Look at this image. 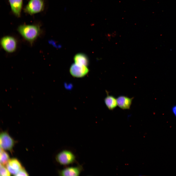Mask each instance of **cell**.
<instances>
[{"label": "cell", "instance_id": "8992f818", "mask_svg": "<svg viewBox=\"0 0 176 176\" xmlns=\"http://www.w3.org/2000/svg\"><path fill=\"white\" fill-rule=\"evenodd\" d=\"M88 71V69L87 66L79 65L75 63L72 64L70 69L71 74L76 77H83L85 76Z\"/></svg>", "mask_w": 176, "mask_h": 176}, {"label": "cell", "instance_id": "6da1fadb", "mask_svg": "<svg viewBox=\"0 0 176 176\" xmlns=\"http://www.w3.org/2000/svg\"><path fill=\"white\" fill-rule=\"evenodd\" d=\"M17 30L23 38L31 44L41 33L40 27L36 25H21L18 27Z\"/></svg>", "mask_w": 176, "mask_h": 176}, {"label": "cell", "instance_id": "4fadbf2b", "mask_svg": "<svg viewBox=\"0 0 176 176\" xmlns=\"http://www.w3.org/2000/svg\"><path fill=\"white\" fill-rule=\"evenodd\" d=\"M9 156L6 152L0 148V164L5 165H6L10 160Z\"/></svg>", "mask_w": 176, "mask_h": 176}, {"label": "cell", "instance_id": "52a82bcc", "mask_svg": "<svg viewBox=\"0 0 176 176\" xmlns=\"http://www.w3.org/2000/svg\"><path fill=\"white\" fill-rule=\"evenodd\" d=\"M6 167L11 174L15 176L22 167L20 161L15 158L10 159L6 164Z\"/></svg>", "mask_w": 176, "mask_h": 176}, {"label": "cell", "instance_id": "9a60e30c", "mask_svg": "<svg viewBox=\"0 0 176 176\" xmlns=\"http://www.w3.org/2000/svg\"><path fill=\"white\" fill-rule=\"evenodd\" d=\"M29 175L25 169L23 167L15 175L16 176H28Z\"/></svg>", "mask_w": 176, "mask_h": 176}, {"label": "cell", "instance_id": "8fae6325", "mask_svg": "<svg viewBox=\"0 0 176 176\" xmlns=\"http://www.w3.org/2000/svg\"><path fill=\"white\" fill-rule=\"evenodd\" d=\"M106 92L107 96L104 99V102L109 110H113L117 106V99L113 96L109 95L108 92Z\"/></svg>", "mask_w": 176, "mask_h": 176}, {"label": "cell", "instance_id": "30bf717a", "mask_svg": "<svg viewBox=\"0 0 176 176\" xmlns=\"http://www.w3.org/2000/svg\"><path fill=\"white\" fill-rule=\"evenodd\" d=\"M11 11L17 16L19 17L21 14L23 0H8Z\"/></svg>", "mask_w": 176, "mask_h": 176}, {"label": "cell", "instance_id": "5bb4252c", "mask_svg": "<svg viewBox=\"0 0 176 176\" xmlns=\"http://www.w3.org/2000/svg\"><path fill=\"white\" fill-rule=\"evenodd\" d=\"M0 176H9L11 175V174L7 168L4 165L0 164Z\"/></svg>", "mask_w": 176, "mask_h": 176}, {"label": "cell", "instance_id": "7c38bea8", "mask_svg": "<svg viewBox=\"0 0 176 176\" xmlns=\"http://www.w3.org/2000/svg\"><path fill=\"white\" fill-rule=\"evenodd\" d=\"M74 59L75 63L79 65L87 66L89 63L88 57L83 53L77 54L75 56Z\"/></svg>", "mask_w": 176, "mask_h": 176}, {"label": "cell", "instance_id": "5b68a950", "mask_svg": "<svg viewBox=\"0 0 176 176\" xmlns=\"http://www.w3.org/2000/svg\"><path fill=\"white\" fill-rule=\"evenodd\" d=\"M15 141L6 132H1L0 136V148L3 149L10 151L12 150L15 144Z\"/></svg>", "mask_w": 176, "mask_h": 176}, {"label": "cell", "instance_id": "3957f363", "mask_svg": "<svg viewBox=\"0 0 176 176\" xmlns=\"http://www.w3.org/2000/svg\"><path fill=\"white\" fill-rule=\"evenodd\" d=\"M43 0H29L24 9L25 11L32 15L40 12L44 8Z\"/></svg>", "mask_w": 176, "mask_h": 176}, {"label": "cell", "instance_id": "9c48e42d", "mask_svg": "<svg viewBox=\"0 0 176 176\" xmlns=\"http://www.w3.org/2000/svg\"><path fill=\"white\" fill-rule=\"evenodd\" d=\"M82 170L80 166L76 167H71L66 168L59 171L61 176H78Z\"/></svg>", "mask_w": 176, "mask_h": 176}, {"label": "cell", "instance_id": "ba28073f", "mask_svg": "<svg viewBox=\"0 0 176 176\" xmlns=\"http://www.w3.org/2000/svg\"><path fill=\"white\" fill-rule=\"evenodd\" d=\"M133 99V98H131L126 96H120L117 99V105L122 109H129L130 107Z\"/></svg>", "mask_w": 176, "mask_h": 176}, {"label": "cell", "instance_id": "7a4b0ae2", "mask_svg": "<svg viewBox=\"0 0 176 176\" xmlns=\"http://www.w3.org/2000/svg\"><path fill=\"white\" fill-rule=\"evenodd\" d=\"M0 44L2 48L8 53H13L17 48V41L14 37L11 36H6L2 37Z\"/></svg>", "mask_w": 176, "mask_h": 176}, {"label": "cell", "instance_id": "2e32d148", "mask_svg": "<svg viewBox=\"0 0 176 176\" xmlns=\"http://www.w3.org/2000/svg\"><path fill=\"white\" fill-rule=\"evenodd\" d=\"M171 110L173 114L176 118V105L172 106Z\"/></svg>", "mask_w": 176, "mask_h": 176}, {"label": "cell", "instance_id": "277c9868", "mask_svg": "<svg viewBox=\"0 0 176 176\" xmlns=\"http://www.w3.org/2000/svg\"><path fill=\"white\" fill-rule=\"evenodd\" d=\"M57 161L62 165H67L74 162L75 157L74 154L71 151L63 150L59 153L56 156Z\"/></svg>", "mask_w": 176, "mask_h": 176}]
</instances>
